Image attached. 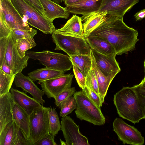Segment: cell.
<instances>
[{"mask_svg":"<svg viewBox=\"0 0 145 145\" xmlns=\"http://www.w3.org/2000/svg\"><path fill=\"white\" fill-rule=\"evenodd\" d=\"M123 18H106L89 34L99 37L109 42L114 48L117 55L127 54L135 49L138 32L127 26Z\"/></svg>","mask_w":145,"mask_h":145,"instance_id":"6da1fadb","label":"cell"},{"mask_svg":"<svg viewBox=\"0 0 145 145\" xmlns=\"http://www.w3.org/2000/svg\"><path fill=\"white\" fill-rule=\"evenodd\" d=\"M114 104L119 116L134 124L145 118V111L133 87H123L114 95Z\"/></svg>","mask_w":145,"mask_h":145,"instance_id":"7a4b0ae2","label":"cell"},{"mask_svg":"<svg viewBox=\"0 0 145 145\" xmlns=\"http://www.w3.org/2000/svg\"><path fill=\"white\" fill-rule=\"evenodd\" d=\"M13 5L29 24L45 34H52L56 30L53 22L25 0H11Z\"/></svg>","mask_w":145,"mask_h":145,"instance_id":"3957f363","label":"cell"},{"mask_svg":"<svg viewBox=\"0 0 145 145\" xmlns=\"http://www.w3.org/2000/svg\"><path fill=\"white\" fill-rule=\"evenodd\" d=\"M73 95L76 101L75 112L77 118L95 125L105 124V118L101 108L89 99L82 90L75 91Z\"/></svg>","mask_w":145,"mask_h":145,"instance_id":"277c9868","label":"cell"},{"mask_svg":"<svg viewBox=\"0 0 145 145\" xmlns=\"http://www.w3.org/2000/svg\"><path fill=\"white\" fill-rule=\"evenodd\" d=\"M25 55L29 59L38 60L46 67L56 70L65 72L73 67L69 56L61 53L48 50L40 52L27 51Z\"/></svg>","mask_w":145,"mask_h":145,"instance_id":"5b68a950","label":"cell"},{"mask_svg":"<svg viewBox=\"0 0 145 145\" xmlns=\"http://www.w3.org/2000/svg\"><path fill=\"white\" fill-rule=\"evenodd\" d=\"M52 35L53 41L56 44L55 50H62L69 56L91 54V48L84 37L65 35L55 32Z\"/></svg>","mask_w":145,"mask_h":145,"instance_id":"8992f818","label":"cell"},{"mask_svg":"<svg viewBox=\"0 0 145 145\" xmlns=\"http://www.w3.org/2000/svg\"><path fill=\"white\" fill-rule=\"evenodd\" d=\"M48 109L42 106L34 109L29 115V140L32 145L49 133Z\"/></svg>","mask_w":145,"mask_h":145,"instance_id":"52a82bcc","label":"cell"},{"mask_svg":"<svg viewBox=\"0 0 145 145\" xmlns=\"http://www.w3.org/2000/svg\"><path fill=\"white\" fill-rule=\"evenodd\" d=\"M113 130L123 143L133 145H142L144 138L141 133L134 126L131 125L120 118H116L113 122Z\"/></svg>","mask_w":145,"mask_h":145,"instance_id":"ba28073f","label":"cell"},{"mask_svg":"<svg viewBox=\"0 0 145 145\" xmlns=\"http://www.w3.org/2000/svg\"><path fill=\"white\" fill-rule=\"evenodd\" d=\"M61 129L66 140L64 142L60 139L61 145H89L87 138L80 132L79 127L70 117H62Z\"/></svg>","mask_w":145,"mask_h":145,"instance_id":"9c48e42d","label":"cell"},{"mask_svg":"<svg viewBox=\"0 0 145 145\" xmlns=\"http://www.w3.org/2000/svg\"><path fill=\"white\" fill-rule=\"evenodd\" d=\"M0 12L11 30L18 29L30 30V27L27 22L21 16L19 13L8 0H0Z\"/></svg>","mask_w":145,"mask_h":145,"instance_id":"30bf717a","label":"cell"},{"mask_svg":"<svg viewBox=\"0 0 145 145\" xmlns=\"http://www.w3.org/2000/svg\"><path fill=\"white\" fill-rule=\"evenodd\" d=\"M139 1V0H103L99 10L95 14L106 12L107 18H123L125 13Z\"/></svg>","mask_w":145,"mask_h":145,"instance_id":"8fae6325","label":"cell"},{"mask_svg":"<svg viewBox=\"0 0 145 145\" xmlns=\"http://www.w3.org/2000/svg\"><path fill=\"white\" fill-rule=\"evenodd\" d=\"M73 75L69 74L54 78L42 81L40 84L42 90L48 98L55 99L63 91L70 88Z\"/></svg>","mask_w":145,"mask_h":145,"instance_id":"7c38bea8","label":"cell"},{"mask_svg":"<svg viewBox=\"0 0 145 145\" xmlns=\"http://www.w3.org/2000/svg\"><path fill=\"white\" fill-rule=\"evenodd\" d=\"M7 63L10 67L13 75L22 72L27 67L29 57L25 55L23 57L19 55L15 43L11 35L9 36L5 55Z\"/></svg>","mask_w":145,"mask_h":145,"instance_id":"4fadbf2b","label":"cell"},{"mask_svg":"<svg viewBox=\"0 0 145 145\" xmlns=\"http://www.w3.org/2000/svg\"><path fill=\"white\" fill-rule=\"evenodd\" d=\"M103 0H81L77 3L65 8L69 13L81 14L84 21L89 16L97 12L99 9Z\"/></svg>","mask_w":145,"mask_h":145,"instance_id":"5bb4252c","label":"cell"},{"mask_svg":"<svg viewBox=\"0 0 145 145\" xmlns=\"http://www.w3.org/2000/svg\"><path fill=\"white\" fill-rule=\"evenodd\" d=\"M14 83L16 87L21 88L25 93H30L33 98L41 105L45 103L42 98L45 94L44 91L39 88L28 76L24 75L22 72L19 73L15 76Z\"/></svg>","mask_w":145,"mask_h":145,"instance_id":"9a60e30c","label":"cell"},{"mask_svg":"<svg viewBox=\"0 0 145 145\" xmlns=\"http://www.w3.org/2000/svg\"><path fill=\"white\" fill-rule=\"evenodd\" d=\"M91 49L96 63L104 75L107 76L113 72H119L121 71L116 59V55H104L94 49Z\"/></svg>","mask_w":145,"mask_h":145,"instance_id":"2e32d148","label":"cell"},{"mask_svg":"<svg viewBox=\"0 0 145 145\" xmlns=\"http://www.w3.org/2000/svg\"><path fill=\"white\" fill-rule=\"evenodd\" d=\"M91 56L92 60L91 68L96 78L98 85L100 97L103 103L108 88L112 80L119 72H114L108 76H106L102 73L96 63L91 49Z\"/></svg>","mask_w":145,"mask_h":145,"instance_id":"e0dca14e","label":"cell"},{"mask_svg":"<svg viewBox=\"0 0 145 145\" xmlns=\"http://www.w3.org/2000/svg\"><path fill=\"white\" fill-rule=\"evenodd\" d=\"M14 103L10 92L0 96V131L7 124L13 121Z\"/></svg>","mask_w":145,"mask_h":145,"instance_id":"ac0fdd59","label":"cell"},{"mask_svg":"<svg viewBox=\"0 0 145 145\" xmlns=\"http://www.w3.org/2000/svg\"><path fill=\"white\" fill-rule=\"evenodd\" d=\"M10 92L14 102L22 108L29 115L34 109L43 106L23 92L11 88Z\"/></svg>","mask_w":145,"mask_h":145,"instance_id":"d6986e66","label":"cell"},{"mask_svg":"<svg viewBox=\"0 0 145 145\" xmlns=\"http://www.w3.org/2000/svg\"><path fill=\"white\" fill-rule=\"evenodd\" d=\"M44 11V15L48 19L53 22L57 18L67 19L69 13L63 7L51 0H40Z\"/></svg>","mask_w":145,"mask_h":145,"instance_id":"ffe728a7","label":"cell"},{"mask_svg":"<svg viewBox=\"0 0 145 145\" xmlns=\"http://www.w3.org/2000/svg\"><path fill=\"white\" fill-rule=\"evenodd\" d=\"M82 22L81 17L73 15L62 28L56 29L54 32L65 35L84 37Z\"/></svg>","mask_w":145,"mask_h":145,"instance_id":"44dd1931","label":"cell"},{"mask_svg":"<svg viewBox=\"0 0 145 145\" xmlns=\"http://www.w3.org/2000/svg\"><path fill=\"white\" fill-rule=\"evenodd\" d=\"M13 120L29 139L30 134L29 115L14 101L12 108Z\"/></svg>","mask_w":145,"mask_h":145,"instance_id":"7402d4cb","label":"cell"},{"mask_svg":"<svg viewBox=\"0 0 145 145\" xmlns=\"http://www.w3.org/2000/svg\"><path fill=\"white\" fill-rule=\"evenodd\" d=\"M85 39L91 49L104 55H116V52L113 46L104 39L93 36H89Z\"/></svg>","mask_w":145,"mask_h":145,"instance_id":"603a6c76","label":"cell"},{"mask_svg":"<svg viewBox=\"0 0 145 145\" xmlns=\"http://www.w3.org/2000/svg\"><path fill=\"white\" fill-rule=\"evenodd\" d=\"M20 128L13 120L0 131V145H16Z\"/></svg>","mask_w":145,"mask_h":145,"instance_id":"cb8c5ba5","label":"cell"},{"mask_svg":"<svg viewBox=\"0 0 145 145\" xmlns=\"http://www.w3.org/2000/svg\"><path fill=\"white\" fill-rule=\"evenodd\" d=\"M65 72L45 67L35 70L28 74V76L34 81H38V83L49 79L62 76Z\"/></svg>","mask_w":145,"mask_h":145,"instance_id":"d4e9b609","label":"cell"},{"mask_svg":"<svg viewBox=\"0 0 145 145\" xmlns=\"http://www.w3.org/2000/svg\"><path fill=\"white\" fill-rule=\"evenodd\" d=\"M107 12H103L94 14L86 18L82 24L84 38L88 37L90 33L106 19Z\"/></svg>","mask_w":145,"mask_h":145,"instance_id":"484cf974","label":"cell"},{"mask_svg":"<svg viewBox=\"0 0 145 145\" xmlns=\"http://www.w3.org/2000/svg\"><path fill=\"white\" fill-rule=\"evenodd\" d=\"M69 56L72 63L86 77L91 69L92 60L91 54L89 55H71Z\"/></svg>","mask_w":145,"mask_h":145,"instance_id":"4316f807","label":"cell"},{"mask_svg":"<svg viewBox=\"0 0 145 145\" xmlns=\"http://www.w3.org/2000/svg\"><path fill=\"white\" fill-rule=\"evenodd\" d=\"M37 33V30L33 28L30 30L14 29L11 30V35L15 43L18 39H25L28 40L34 47L36 44L33 38Z\"/></svg>","mask_w":145,"mask_h":145,"instance_id":"83f0119b","label":"cell"},{"mask_svg":"<svg viewBox=\"0 0 145 145\" xmlns=\"http://www.w3.org/2000/svg\"><path fill=\"white\" fill-rule=\"evenodd\" d=\"M48 116L49 124V133L54 137L61 129V123L56 108L51 106L48 107Z\"/></svg>","mask_w":145,"mask_h":145,"instance_id":"f1b7e54d","label":"cell"},{"mask_svg":"<svg viewBox=\"0 0 145 145\" xmlns=\"http://www.w3.org/2000/svg\"><path fill=\"white\" fill-rule=\"evenodd\" d=\"M15 76L8 75L0 69V96L10 91Z\"/></svg>","mask_w":145,"mask_h":145,"instance_id":"f546056e","label":"cell"},{"mask_svg":"<svg viewBox=\"0 0 145 145\" xmlns=\"http://www.w3.org/2000/svg\"><path fill=\"white\" fill-rule=\"evenodd\" d=\"M76 101L74 96H72L63 104L59 113L61 117H63L71 114L76 108Z\"/></svg>","mask_w":145,"mask_h":145,"instance_id":"4dcf8cb0","label":"cell"},{"mask_svg":"<svg viewBox=\"0 0 145 145\" xmlns=\"http://www.w3.org/2000/svg\"><path fill=\"white\" fill-rule=\"evenodd\" d=\"M17 51L20 56L23 57L25 56L26 52L33 48L31 43L26 39H18L15 43Z\"/></svg>","mask_w":145,"mask_h":145,"instance_id":"1f68e13d","label":"cell"},{"mask_svg":"<svg viewBox=\"0 0 145 145\" xmlns=\"http://www.w3.org/2000/svg\"><path fill=\"white\" fill-rule=\"evenodd\" d=\"M76 91L75 88H71L59 93L55 99V103L58 108H61L64 103L73 95Z\"/></svg>","mask_w":145,"mask_h":145,"instance_id":"d6a6232c","label":"cell"},{"mask_svg":"<svg viewBox=\"0 0 145 145\" xmlns=\"http://www.w3.org/2000/svg\"><path fill=\"white\" fill-rule=\"evenodd\" d=\"M86 78V86L95 91L100 97L98 82L92 68Z\"/></svg>","mask_w":145,"mask_h":145,"instance_id":"836d02e7","label":"cell"},{"mask_svg":"<svg viewBox=\"0 0 145 145\" xmlns=\"http://www.w3.org/2000/svg\"><path fill=\"white\" fill-rule=\"evenodd\" d=\"M137 94L138 101L145 111V84L141 81L132 87Z\"/></svg>","mask_w":145,"mask_h":145,"instance_id":"e575fe53","label":"cell"},{"mask_svg":"<svg viewBox=\"0 0 145 145\" xmlns=\"http://www.w3.org/2000/svg\"><path fill=\"white\" fill-rule=\"evenodd\" d=\"M86 96L99 108L102 106V103L100 97L94 91L86 86L82 89Z\"/></svg>","mask_w":145,"mask_h":145,"instance_id":"d590c367","label":"cell"},{"mask_svg":"<svg viewBox=\"0 0 145 145\" xmlns=\"http://www.w3.org/2000/svg\"><path fill=\"white\" fill-rule=\"evenodd\" d=\"M11 33V30L7 24L2 13L0 12V38H8Z\"/></svg>","mask_w":145,"mask_h":145,"instance_id":"8d00e7d4","label":"cell"},{"mask_svg":"<svg viewBox=\"0 0 145 145\" xmlns=\"http://www.w3.org/2000/svg\"><path fill=\"white\" fill-rule=\"evenodd\" d=\"M73 70L75 78L79 87L82 89L86 86V78L78 68L73 63Z\"/></svg>","mask_w":145,"mask_h":145,"instance_id":"74e56055","label":"cell"},{"mask_svg":"<svg viewBox=\"0 0 145 145\" xmlns=\"http://www.w3.org/2000/svg\"><path fill=\"white\" fill-rule=\"evenodd\" d=\"M9 37L0 38V65L5 59Z\"/></svg>","mask_w":145,"mask_h":145,"instance_id":"f35d334b","label":"cell"},{"mask_svg":"<svg viewBox=\"0 0 145 145\" xmlns=\"http://www.w3.org/2000/svg\"><path fill=\"white\" fill-rule=\"evenodd\" d=\"M55 137L49 133L37 141L34 145H56L54 140Z\"/></svg>","mask_w":145,"mask_h":145,"instance_id":"ab89813d","label":"cell"},{"mask_svg":"<svg viewBox=\"0 0 145 145\" xmlns=\"http://www.w3.org/2000/svg\"><path fill=\"white\" fill-rule=\"evenodd\" d=\"M25 0L32 6L36 8L41 13L43 14L44 10L40 0Z\"/></svg>","mask_w":145,"mask_h":145,"instance_id":"60d3db41","label":"cell"},{"mask_svg":"<svg viewBox=\"0 0 145 145\" xmlns=\"http://www.w3.org/2000/svg\"><path fill=\"white\" fill-rule=\"evenodd\" d=\"M0 69L8 75L10 76L15 75H13L10 67L6 62L5 58L2 64L0 65Z\"/></svg>","mask_w":145,"mask_h":145,"instance_id":"b9f144b4","label":"cell"},{"mask_svg":"<svg viewBox=\"0 0 145 145\" xmlns=\"http://www.w3.org/2000/svg\"><path fill=\"white\" fill-rule=\"evenodd\" d=\"M134 17L136 21L141 20L145 18V9L141 10L135 13Z\"/></svg>","mask_w":145,"mask_h":145,"instance_id":"7bdbcfd3","label":"cell"},{"mask_svg":"<svg viewBox=\"0 0 145 145\" xmlns=\"http://www.w3.org/2000/svg\"><path fill=\"white\" fill-rule=\"evenodd\" d=\"M81 0H63L66 6L74 5Z\"/></svg>","mask_w":145,"mask_h":145,"instance_id":"ee69618b","label":"cell"},{"mask_svg":"<svg viewBox=\"0 0 145 145\" xmlns=\"http://www.w3.org/2000/svg\"><path fill=\"white\" fill-rule=\"evenodd\" d=\"M63 0H52L56 3L59 4L62 2Z\"/></svg>","mask_w":145,"mask_h":145,"instance_id":"f6af8a7d","label":"cell"},{"mask_svg":"<svg viewBox=\"0 0 145 145\" xmlns=\"http://www.w3.org/2000/svg\"><path fill=\"white\" fill-rule=\"evenodd\" d=\"M141 81L144 84H145V78H144Z\"/></svg>","mask_w":145,"mask_h":145,"instance_id":"bcb514c9","label":"cell"},{"mask_svg":"<svg viewBox=\"0 0 145 145\" xmlns=\"http://www.w3.org/2000/svg\"><path fill=\"white\" fill-rule=\"evenodd\" d=\"M144 69H145V76H144V77H145V60L144 62Z\"/></svg>","mask_w":145,"mask_h":145,"instance_id":"7dc6e473","label":"cell"},{"mask_svg":"<svg viewBox=\"0 0 145 145\" xmlns=\"http://www.w3.org/2000/svg\"><path fill=\"white\" fill-rule=\"evenodd\" d=\"M9 1H10L11 2V0H8Z\"/></svg>","mask_w":145,"mask_h":145,"instance_id":"c3c4849f","label":"cell"},{"mask_svg":"<svg viewBox=\"0 0 145 145\" xmlns=\"http://www.w3.org/2000/svg\"><path fill=\"white\" fill-rule=\"evenodd\" d=\"M144 78H145V77H144Z\"/></svg>","mask_w":145,"mask_h":145,"instance_id":"681fc988","label":"cell"}]
</instances>
